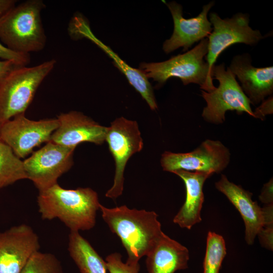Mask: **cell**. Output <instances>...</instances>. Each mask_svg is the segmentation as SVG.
Instances as JSON below:
<instances>
[{
    "mask_svg": "<svg viewBox=\"0 0 273 273\" xmlns=\"http://www.w3.org/2000/svg\"><path fill=\"white\" fill-rule=\"evenodd\" d=\"M273 180L271 178L267 183H265L262 189L259 199L265 205L273 203Z\"/></svg>",
    "mask_w": 273,
    "mask_h": 273,
    "instance_id": "83f0119b",
    "label": "cell"
},
{
    "mask_svg": "<svg viewBox=\"0 0 273 273\" xmlns=\"http://www.w3.org/2000/svg\"><path fill=\"white\" fill-rule=\"evenodd\" d=\"M184 181L186 199L173 222L181 228L191 230L201 220V211L204 202L203 186L212 174L208 173L178 170L173 172Z\"/></svg>",
    "mask_w": 273,
    "mask_h": 273,
    "instance_id": "ac0fdd59",
    "label": "cell"
},
{
    "mask_svg": "<svg viewBox=\"0 0 273 273\" xmlns=\"http://www.w3.org/2000/svg\"><path fill=\"white\" fill-rule=\"evenodd\" d=\"M215 186L240 213L245 225L246 242L249 245L253 244L264 223L263 207H260L256 201L252 200L251 193L230 181L224 174H221Z\"/></svg>",
    "mask_w": 273,
    "mask_h": 273,
    "instance_id": "e0dca14e",
    "label": "cell"
},
{
    "mask_svg": "<svg viewBox=\"0 0 273 273\" xmlns=\"http://www.w3.org/2000/svg\"><path fill=\"white\" fill-rule=\"evenodd\" d=\"M17 67L13 62L9 60L0 61V83L6 76Z\"/></svg>",
    "mask_w": 273,
    "mask_h": 273,
    "instance_id": "f1b7e54d",
    "label": "cell"
},
{
    "mask_svg": "<svg viewBox=\"0 0 273 273\" xmlns=\"http://www.w3.org/2000/svg\"><path fill=\"white\" fill-rule=\"evenodd\" d=\"M75 148L51 141L23 161L27 178L39 191L57 184L58 178L73 164Z\"/></svg>",
    "mask_w": 273,
    "mask_h": 273,
    "instance_id": "30bf717a",
    "label": "cell"
},
{
    "mask_svg": "<svg viewBox=\"0 0 273 273\" xmlns=\"http://www.w3.org/2000/svg\"><path fill=\"white\" fill-rule=\"evenodd\" d=\"M44 7L42 1H27L0 19V39L7 48L24 54L44 48L47 37L40 13Z\"/></svg>",
    "mask_w": 273,
    "mask_h": 273,
    "instance_id": "3957f363",
    "label": "cell"
},
{
    "mask_svg": "<svg viewBox=\"0 0 273 273\" xmlns=\"http://www.w3.org/2000/svg\"><path fill=\"white\" fill-rule=\"evenodd\" d=\"M69 29L73 35L77 37H85L103 50L125 75L129 83L140 94L151 109L155 110L158 108L153 87L145 74L139 69L128 65L109 47L97 38L84 19L79 15L74 17L70 23Z\"/></svg>",
    "mask_w": 273,
    "mask_h": 273,
    "instance_id": "2e32d148",
    "label": "cell"
},
{
    "mask_svg": "<svg viewBox=\"0 0 273 273\" xmlns=\"http://www.w3.org/2000/svg\"><path fill=\"white\" fill-rule=\"evenodd\" d=\"M208 46V40L206 38L184 54L161 62L141 63L139 69L148 79H153L160 86L175 77L179 78L184 85L195 83L202 90L211 92L215 86L212 72L205 60Z\"/></svg>",
    "mask_w": 273,
    "mask_h": 273,
    "instance_id": "277c9868",
    "label": "cell"
},
{
    "mask_svg": "<svg viewBox=\"0 0 273 273\" xmlns=\"http://www.w3.org/2000/svg\"><path fill=\"white\" fill-rule=\"evenodd\" d=\"M272 96L262 102L254 112L255 118L263 120L264 117L272 113Z\"/></svg>",
    "mask_w": 273,
    "mask_h": 273,
    "instance_id": "4316f807",
    "label": "cell"
},
{
    "mask_svg": "<svg viewBox=\"0 0 273 273\" xmlns=\"http://www.w3.org/2000/svg\"><path fill=\"white\" fill-rule=\"evenodd\" d=\"M39 248L38 236L27 224L0 232V273H20L29 258Z\"/></svg>",
    "mask_w": 273,
    "mask_h": 273,
    "instance_id": "7c38bea8",
    "label": "cell"
},
{
    "mask_svg": "<svg viewBox=\"0 0 273 273\" xmlns=\"http://www.w3.org/2000/svg\"><path fill=\"white\" fill-rule=\"evenodd\" d=\"M231 160L229 149L218 140L207 139L190 152H164L161 155V166L163 170L219 173L225 169Z\"/></svg>",
    "mask_w": 273,
    "mask_h": 273,
    "instance_id": "ba28073f",
    "label": "cell"
},
{
    "mask_svg": "<svg viewBox=\"0 0 273 273\" xmlns=\"http://www.w3.org/2000/svg\"><path fill=\"white\" fill-rule=\"evenodd\" d=\"M248 54L235 56L228 67L241 83L251 104L256 105L273 92V67H255Z\"/></svg>",
    "mask_w": 273,
    "mask_h": 273,
    "instance_id": "9a60e30c",
    "label": "cell"
},
{
    "mask_svg": "<svg viewBox=\"0 0 273 273\" xmlns=\"http://www.w3.org/2000/svg\"><path fill=\"white\" fill-rule=\"evenodd\" d=\"M214 4L213 1L209 2L203 7L197 16L185 19L181 5L175 2L166 3L172 17L174 28L171 37L163 44L164 52L169 54L179 48H183L184 51H188L195 42L208 38L212 31V26L207 16Z\"/></svg>",
    "mask_w": 273,
    "mask_h": 273,
    "instance_id": "4fadbf2b",
    "label": "cell"
},
{
    "mask_svg": "<svg viewBox=\"0 0 273 273\" xmlns=\"http://www.w3.org/2000/svg\"><path fill=\"white\" fill-rule=\"evenodd\" d=\"M38 212L43 219H60L70 231H87L96 222L101 204L89 188L65 189L58 184L39 191Z\"/></svg>",
    "mask_w": 273,
    "mask_h": 273,
    "instance_id": "6da1fadb",
    "label": "cell"
},
{
    "mask_svg": "<svg viewBox=\"0 0 273 273\" xmlns=\"http://www.w3.org/2000/svg\"><path fill=\"white\" fill-rule=\"evenodd\" d=\"M262 247L272 250L273 222L265 223L257 235Z\"/></svg>",
    "mask_w": 273,
    "mask_h": 273,
    "instance_id": "484cf974",
    "label": "cell"
},
{
    "mask_svg": "<svg viewBox=\"0 0 273 273\" xmlns=\"http://www.w3.org/2000/svg\"><path fill=\"white\" fill-rule=\"evenodd\" d=\"M58 126L57 118L35 121L21 114L0 124V140L19 158H24L34 148L50 142Z\"/></svg>",
    "mask_w": 273,
    "mask_h": 273,
    "instance_id": "8fae6325",
    "label": "cell"
},
{
    "mask_svg": "<svg viewBox=\"0 0 273 273\" xmlns=\"http://www.w3.org/2000/svg\"><path fill=\"white\" fill-rule=\"evenodd\" d=\"M148 273H174L188 267L187 247L163 232L146 255Z\"/></svg>",
    "mask_w": 273,
    "mask_h": 273,
    "instance_id": "d6986e66",
    "label": "cell"
},
{
    "mask_svg": "<svg viewBox=\"0 0 273 273\" xmlns=\"http://www.w3.org/2000/svg\"><path fill=\"white\" fill-rule=\"evenodd\" d=\"M57 119L59 126L50 140L53 143L75 149L83 142L102 145L105 141L107 127L81 112L62 113Z\"/></svg>",
    "mask_w": 273,
    "mask_h": 273,
    "instance_id": "5bb4252c",
    "label": "cell"
},
{
    "mask_svg": "<svg viewBox=\"0 0 273 273\" xmlns=\"http://www.w3.org/2000/svg\"><path fill=\"white\" fill-rule=\"evenodd\" d=\"M16 1L0 0V19L15 6Z\"/></svg>",
    "mask_w": 273,
    "mask_h": 273,
    "instance_id": "f546056e",
    "label": "cell"
},
{
    "mask_svg": "<svg viewBox=\"0 0 273 273\" xmlns=\"http://www.w3.org/2000/svg\"><path fill=\"white\" fill-rule=\"evenodd\" d=\"M105 261L109 273H139V262H124L121 255L118 253L109 254L106 257Z\"/></svg>",
    "mask_w": 273,
    "mask_h": 273,
    "instance_id": "cb8c5ba5",
    "label": "cell"
},
{
    "mask_svg": "<svg viewBox=\"0 0 273 273\" xmlns=\"http://www.w3.org/2000/svg\"><path fill=\"white\" fill-rule=\"evenodd\" d=\"M0 58L13 62L18 66H26L29 62V54L14 52L0 42Z\"/></svg>",
    "mask_w": 273,
    "mask_h": 273,
    "instance_id": "d4e9b609",
    "label": "cell"
},
{
    "mask_svg": "<svg viewBox=\"0 0 273 273\" xmlns=\"http://www.w3.org/2000/svg\"><path fill=\"white\" fill-rule=\"evenodd\" d=\"M26 178L23 161L0 140V189Z\"/></svg>",
    "mask_w": 273,
    "mask_h": 273,
    "instance_id": "44dd1931",
    "label": "cell"
},
{
    "mask_svg": "<svg viewBox=\"0 0 273 273\" xmlns=\"http://www.w3.org/2000/svg\"><path fill=\"white\" fill-rule=\"evenodd\" d=\"M100 210L111 231L121 240L127 252V262L138 263L163 233L154 211L130 209L126 205L110 208L101 204Z\"/></svg>",
    "mask_w": 273,
    "mask_h": 273,
    "instance_id": "7a4b0ae2",
    "label": "cell"
},
{
    "mask_svg": "<svg viewBox=\"0 0 273 273\" xmlns=\"http://www.w3.org/2000/svg\"><path fill=\"white\" fill-rule=\"evenodd\" d=\"M225 241L222 236L209 231L203 262V273H219L226 254Z\"/></svg>",
    "mask_w": 273,
    "mask_h": 273,
    "instance_id": "7402d4cb",
    "label": "cell"
},
{
    "mask_svg": "<svg viewBox=\"0 0 273 273\" xmlns=\"http://www.w3.org/2000/svg\"><path fill=\"white\" fill-rule=\"evenodd\" d=\"M51 60L32 67H17L0 83V124L24 114L38 86L54 68Z\"/></svg>",
    "mask_w": 273,
    "mask_h": 273,
    "instance_id": "5b68a950",
    "label": "cell"
},
{
    "mask_svg": "<svg viewBox=\"0 0 273 273\" xmlns=\"http://www.w3.org/2000/svg\"><path fill=\"white\" fill-rule=\"evenodd\" d=\"M68 251L80 273H107L106 261L78 232L70 231Z\"/></svg>",
    "mask_w": 273,
    "mask_h": 273,
    "instance_id": "ffe728a7",
    "label": "cell"
},
{
    "mask_svg": "<svg viewBox=\"0 0 273 273\" xmlns=\"http://www.w3.org/2000/svg\"><path fill=\"white\" fill-rule=\"evenodd\" d=\"M61 263L50 253L37 251L29 258L20 273H62Z\"/></svg>",
    "mask_w": 273,
    "mask_h": 273,
    "instance_id": "603a6c76",
    "label": "cell"
},
{
    "mask_svg": "<svg viewBox=\"0 0 273 273\" xmlns=\"http://www.w3.org/2000/svg\"><path fill=\"white\" fill-rule=\"evenodd\" d=\"M105 141L115 163L113 184L105 196L115 199L122 194L124 172L128 160L142 150L144 144L137 122L123 117L116 118L107 127Z\"/></svg>",
    "mask_w": 273,
    "mask_h": 273,
    "instance_id": "52a82bcc",
    "label": "cell"
},
{
    "mask_svg": "<svg viewBox=\"0 0 273 273\" xmlns=\"http://www.w3.org/2000/svg\"><path fill=\"white\" fill-rule=\"evenodd\" d=\"M209 21L212 31L208 37V52L205 60L212 72V68L221 54L231 46L238 43L254 46L263 38L259 30H254L249 26V15L238 13L231 18H221L212 12Z\"/></svg>",
    "mask_w": 273,
    "mask_h": 273,
    "instance_id": "9c48e42d",
    "label": "cell"
},
{
    "mask_svg": "<svg viewBox=\"0 0 273 273\" xmlns=\"http://www.w3.org/2000/svg\"><path fill=\"white\" fill-rule=\"evenodd\" d=\"M212 77L218 80V86L207 92L201 90V96L206 103L202 117L207 122L220 124L225 120L228 111L238 113L245 112L255 117L251 103L243 92L235 76L225 64L214 65L212 68Z\"/></svg>",
    "mask_w": 273,
    "mask_h": 273,
    "instance_id": "8992f818",
    "label": "cell"
}]
</instances>
